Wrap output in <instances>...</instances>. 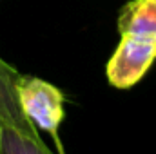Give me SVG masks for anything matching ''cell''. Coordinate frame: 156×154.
<instances>
[{
    "instance_id": "obj_1",
    "label": "cell",
    "mask_w": 156,
    "mask_h": 154,
    "mask_svg": "<svg viewBox=\"0 0 156 154\" xmlns=\"http://www.w3.org/2000/svg\"><path fill=\"white\" fill-rule=\"evenodd\" d=\"M16 96L24 116L37 127V131H44L53 138L58 154H66L58 136L60 123L66 116L62 91L42 78L20 75L16 82Z\"/></svg>"
},
{
    "instance_id": "obj_2",
    "label": "cell",
    "mask_w": 156,
    "mask_h": 154,
    "mask_svg": "<svg viewBox=\"0 0 156 154\" xmlns=\"http://www.w3.org/2000/svg\"><path fill=\"white\" fill-rule=\"evenodd\" d=\"M156 60V42L131 35H122V40L107 62V80L116 89L136 85Z\"/></svg>"
},
{
    "instance_id": "obj_3",
    "label": "cell",
    "mask_w": 156,
    "mask_h": 154,
    "mask_svg": "<svg viewBox=\"0 0 156 154\" xmlns=\"http://www.w3.org/2000/svg\"><path fill=\"white\" fill-rule=\"evenodd\" d=\"M18 78L20 73L0 58V127H9L29 136H40L37 127L24 116L20 109L16 96Z\"/></svg>"
},
{
    "instance_id": "obj_4",
    "label": "cell",
    "mask_w": 156,
    "mask_h": 154,
    "mask_svg": "<svg viewBox=\"0 0 156 154\" xmlns=\"http://www.w3.org/2000/svg\"><path fill=\"white\" fill-rule=\"evenodd\" d=\"M118 31L156 42V0H131L118 16Z\"/></svg>"
},
{
    "instance_id": "obj_5",
    "label": "cell",
    "mask_w": 156,
    "mask_h": 154,
    "mask_svg": "<svg viewBox=\"0 0 156 154\" xmlns=\"http://www.w3.org/2000/svg\"><path fill=\"white\" fill-rule=\"evenodd\" d=\"M0 154H53V151L40 136H29L9 127H0Z\"/></svg>"
}]
</instances>
